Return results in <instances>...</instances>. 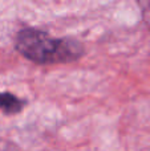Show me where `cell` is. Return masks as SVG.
Wrapping results in <instances>:
<instances>
[{"mask_svg": "<svg viewBox=\"0 0 150 151\" xmlns=\"http://www.w3.org/2000/svg\"><path fill=\"white\" fill-rule=\"evenodd\" d=\"M16 49L21 56L37 64L71 63L84 55V48L77 40L69 37L55 39L47 32L33 28L19 32Z\"/></svg>", "mask_w": 150, "mask_h": 151, "instance_id": "cell-1", "label": "cell"}, {"mask_svg": "<svg viewBox=\"0 0 150 151\" xmlns=\"http://www.w3.org/2000/svg\"><path fill=\"white\" fill-rule=\"evenodd\" d=\"M0 110L5 114H17L23 110V101L11 93H0Z\"/></svg>", "mask_w": 150, "mask_h": 151, "instance_id": "cell-2", "label": "cell"}]
</instances>
